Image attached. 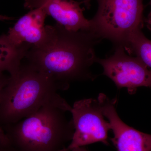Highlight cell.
Masks as SVG:
<instances>
[{
	"label": "cell",
	"mask_w": 151,
	"mask_h": 151,
	"mask_svg": "<svg viewBox=\"0 0 151 151\" xmlns=\"http://www.w3.org/2000/svg\"><path fill=\"white\" fill-rule=\"evenodd\" d=\"M45 42L32 46L24 59L26 63L67 90L75 81H93L91 67L97 57L95 47L101 39L91 31L68 30L59 24L48 26Z\"/></svg>",
	"instance_id": "cell-1"
},
{
	"label": "cell",
	"mask_w": 151,
	"mask_h": 151,
	"mask_svg": "<svg viewBox=\"0 0 151 151\" xmlns=\"http://www.w3.org/2000/svg\"><path fill=\"white\" fill-rule=\"evenodd\" d=\"M60 86L27 63L23 64L9 80L0 103V127L14 124L36 113L44 105L69 106L57 93Z\"/></svg>",
	"instance_id": "cell-2"
},
{
	"label": "cell",
	"mask_w": 151,
	"mask_h": 151,
	"mask_svg": "<svg viewBox=\"0 0 151 151\" xmlns=\"http://www.w3.org/2000/svg\"><path fill=\"white\" fill-rule=\"evenodd\" d=\"M71 109L48 104L27 118L1 128L19 151H61L74 134L73 121L65 115Z\"/></svg>",
	"instance_id": "cell-3"
},
{
	"label": "cell",
	"mask_w": 151,
	"mask_h": 151,
	"mask_svg": "<svg viewBox=\"0 0 151 151\" xmlns=\"http://www.w3.org/2000/svg\"><path fill=\"white\" fill-rule=\"evenodd\" d=\"M97 1V13L89 20L90 31L128 52L131 36L144 26L143 0Z\"/></svg>",
	"instance_id": "cell-4"
},
{
	"label": "cell",
	"mask_w": 151,
	"mask_h": 151,
	"mask_svg": "<svg viewBox=\"0 0 151 151\" xmlns=\"http://www.w3.org/2000/svg\"><path fill=\"white\" fill-rule=\"evenodd\" d=\"M74 132L70 144L61 151H67L96 142L109 145L108 132L111 124L105 120L102 105L98 99L76 101L72 107Z\"/></svg>",
	"instance_id": "cell-5"
},
{
	"label": "cell",
	"mask_w": 151,
	"mask_h": 151,
	"mask_svg": "<svg viewBox=\"0 0 151 151\" xmlns=\"http://www.w3.org/2000/svg\"><path fill=\"white\" fill-rule=\"evenodd\" d=\"M122 47H115L112 55L104 59L97 58L96 63L103 68V75L110 78L119 89L126 88L134 94L142 86L151 88V70L137 57L127 54Z\"/></svg>",
	"instance_id": "cell-6"
},
{
	"label": "cell",
	"mask_w": 151,
	"mask_h": 151,
	"mask_svg": "<svg viewBox=\"0 0 151 151\" xmlns=\"http://www.w3.org/2000/svg\"><path fill=\"white\" fill-rule=\"evenodd\" d=\"M103 115L111 124V138L118 151H151V135L130 127L122 121L116 110V98L111 99L101 93L98 97Z\"/></svg>",
	"instance_id": "cell-7"
},
{
	"label": "cell",
	"mask_w": 151,
	"mask_h": 151,
	"mask_svg": "<svg viewBox=\"0 0 151 151\" xmlns=\"http://www.w3.org/2000/svg\"><path fill=\"white\" fill-rule=\"evenodd\" d=\"M82 3L74 0H25L24 6L30 10L43 9L47 15L68 30H90V21L84 16Z\"/></svg>",
	"instance_id": "cell-8"
},
{
	"label": "cell",
	"mask_w": 151,
	"mask_h": 151,
	"mask_svg": "<svg viewBox=\"0 0 151 151\" xmlns=\"http://www.w3.org/2000/svg\"><path fill=\"white\" fill-rule=\"evenodd\" d=\"M47 15L41 8L31 10L9 29V39L17 45L27 43L35 47L41 46L48 36V26H44Z\"/></svg>",
	"instance_id": "cell-9"
},
{
	"label": "cell",
	"mask_w": 151,
	"mask_h": 151,
	"mask_svg": "<svg viewBox=\"0 0 151 151\" xmlns=\"http://www.w3.org/2000/svg\"><path fill=\"white\" fill-rule=\"evenodd\" d=\"M32 45L14 44L7 35L0 36V73L8 71L12 75L19 69L28 50Z\"/></svg>",
	"instance_id": "cell-10"
},
{
	"label": "cell",
	"mask_w": 151,
	"mask_h": 151,
	"mask_svg": "<svg viewBox=\"0 0 151 151\" xmlns=\"http://www.w3.org/2000/svg\"><path fill=\"white\" fill-rule=\"evenodd\" d=\"M129 54L134 53L151 70V40L138 30L131 36L129 41Z\"/></svg>",
	"instance_id": "cell-11"
},
{
	"label": "cell",
	"mask_w": 151,
	"mask_h": 151,
	"mask_svg": "<svg viewBox=\"0 0 151 151\" xmlns=\"http://www.w3.org/2000/svg\"><path fill=\"white\" fill-rule=\"evenodd\" d=\"M0 151H20L12 145L1 127H0Z\"/></svg>",
	"instance_id": "cell-12"
},
{
	"label": "cell",
	"mask_w": 151,
	"mask_h": 151,
	"mask_svg": "<svg viewBox=\"0 0 151 151\" xmlns=\"http://www.w3.org/2000/svg\"><path fill=\"white\" fill-rule=\"evenodd\" d=\"M9 78L10 76L5 75L4 73H0V103L3 90L8 83Z\"/></svg>",
	"instance_id": "cell-13"
},
{
	"label": "cell",
	"mask_w": 151,
	"mask_h": 151,
	"mask_svg": "<svg viewBox=\"0 0 151 151\" xmlns=\"http://www.w3.org/2000/svg\"><path fill=\"white\" fill-rule=\"evenodd\" d=\"M150 4L151 6V0L150 1ZM144 22L145 23L147 28L151 32V10L147 17L144 19Z\"/></svg>",
	"instance_id": "cell-14"
},
{
	"label": "cell",
	"mask_w": 151,
	"mask_h": 151,
	"mask_svg": "<svg viewBox=\"0 0 151 151\" xmlns=\"http://www.w3.org/2000/svg\"><path fill=\"white\" fill-rule=\"evenodd\" d=\"M81 2L84 4L87 9H89L91 6V0H81Z\"/></svg>",
	"instance_id": "cell-15"
},
{
	"label": "cell",
	"mask_w": 151,
	"mask_h": 151,
	"mask_svg": "<svg viewBox=\"0 0 151 151\" xmlns=\"http://www.w3.org/2000/svg\"><path fill=\"white\" fill-rule=\"evenodd\" d=\"M67 151H89L84 147H79Z\"/></svg>",
	"instance_id": "cell-16"
},
{
	"label": "cell",
	"mask_w": 151,
	"mask_h": 151,
	"mask_svg": "<svg viewBox=\"0 0 151 151\" xmlns=\"http://www.w3.org/2000/svg\"><path fill=\"white\" fill-rule=\"evenodd\" d=\"M13 19L12 18L9 17H8L0 15V20H10Z\"/></svg>",
	"instance_id": "cell-17"
}]
</instances>
